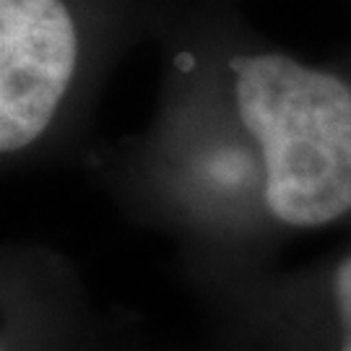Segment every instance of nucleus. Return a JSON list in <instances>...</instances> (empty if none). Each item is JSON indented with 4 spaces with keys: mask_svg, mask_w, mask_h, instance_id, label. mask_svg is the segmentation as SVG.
<instances>
[{
    "mask_svg": "<svg viewBox=\"0 0 351 351\" xmlns=\"http://www.w3.org/2000/svg\"><path fill=\"white\" fill-rule=\"evenodd\" d=\"M234 94L265 164V208L287 226L351 211V88L287 55L234 58Z\"/></svg>",
    "mask_w": 351,
    "mask_h": 351,
    "instance_id": "obj_1",
    "label": "nucleus"
},
{
    "mask_svg": "<svg viewBox=\"0 0 351 351\" xmlns=\"http://www.w3.org/2000/svg\"><path fill=\"white\" fill-rule=\"evenodd\" d=\"M75 71V26L63 0H0V149L45 133Z\"/></svg>",
    "mask_w": 351,
    "mask_h": 351,
    "instance_id": "obj_2",
    "label": "nucleus"
},
{
    "mask_svg": "<svg viewBox=\"0 0 351 351\" xmlns=\"http://www.w3.org/2000/svg\"><path fill=\"white\" fill-rule=\"evenodd\" d=\"M234 351H351V255L328 274L323 307L315 320L258 336Z\"/></svg>",
    "mask_w": 351,
    "mask_h": 351,
    "instance_id": "obj_3",
    "label": "nucleus"
}]
</instances>
